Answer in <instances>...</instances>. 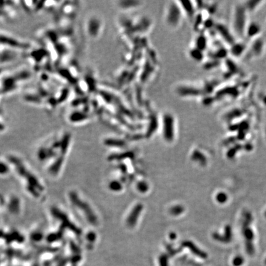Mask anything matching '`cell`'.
Wrapping results in <instances>:
<instances>
[{
    "label": "cell",
    "instance_id": "3",
    "mask_svg": "<svg viewBox=\"0 0 266 266\" xmlns=\"http://www.w3.org/2000/svg\"><path fill=\"white\" fill-rule=\"evenodd\" d=\"M181 13L183 14L179 4H170L168 6L165 12V19L166 23L168 24L171 27H177L181 21Z\"/></svg>",
    "mask_w": 266,
    "mask_h": 266
},
{
    "label": "cell",
    "instance_id": "10",
    "mask_svg": "<svg viewBox=\"0 0 266 266\" xmlns=\"http://www.w3.org/2000/svg\"><path fill=\"white\" fill-rule=\"evenodd\" d=\"M116 3L117 6L121 9L123 10H128L132 8L134 9L139 6V2L135 1H116Z\"/></svg>",
    "mask_w": 266,
    "mask_h": 266
},
{
    "label": "cell",
    "instance_id": "14",
    "mask_svg": "<svg viewBox=\"0 0 266 266\" xmlns=\"http://www.w3.org/2000/svg\"><path fill=\"white\" fill-rule=\"evenodd\" d=\"M218 200L219 201L224 202V201H225L226 200V195H225L224 194H220V195H218Z\"/></svg>",
    "mask_w": 266,
    "mask_h": 266
},
{
    "label": "cell",
    "instance_id": "5",
    "mask_svg": "<svg viewBox=\"0 0 266 266\" xmlns=\"http://www.w3.org/2000/svg\"><path fill=\"white\" fill-rule=\"evenodd\" d=\"M70 198L72 201L74 205L78 206V208H80V209L84 211L86 218L91 221L92 224H94L96 222V218L95 215L93 214V213H92V211L91 209L88 204L84 202L83 203V201H82L79 199H78V196L75 193L72 194L70 195Z\"/></svg>",
    "mask_w": 266,
    "mask_h": 266
},
{
    "label": "cell",
    "instance_id": "8",
    "mask_svg": "<svg viewBox=\"0 0 266 266\" xmlns=\"http://www.w3.org/2000/svg\"><path fill=\"white\" fill-rule=\"evenodd\" d=\"M12 162H13L16 166H17V169L18 172L20 173V174L25 177H26L27 178L28 180L30 181V182L33 185H35V186L37 187V188H38L40 189H42V187L38 183V181H37L36 179L34 178V177L31 174L28 173V172L26 170V169L24 168L23 166L21 164V162H18V160H17L16 158H13V160H12Z\"/></svg>",
    "mask_w": 266,
    "mask_h": 266
},
{
    "label": "cell",
    "instance_id": "7",
    "mask_svg": "<svg viewBox=\"0 0 266 266\" xmlns=\"http://www.w3.org/2000/svg\"><path fill=\"white\" fill-rule=\"evenodd\" d=\"M18 51L8 48H1V64H8L14 61L17 58Z\"/></svg>",
    "mask_w": 266,
    "mask_h": 266
},
{
    "label": "cell",
    "instance_id": "13",
    "mask_svg": "<svg viewBox=\"0 0 266 266\" xmlns=\"http://www.w3.org/2000/svg\"><path fill=\"white\" fill-rule=\"evenodd\" d=\"M243 263V259L242 258L237 257L233 260V265L235 266H239Z\"/></svg>",
    "mask_w": 266,
    "mask_h": 266
},
{
    "label": "cell",
    "instance_id": "12",
    "mask_svg": "<svg viewBox=\"0 0 266 266\" xmlns=\"http://www.w3.org/2000/svg\"><path fill=\"white\" fill-rule=\"evenodd\" d=\"M259 29V27L257 26V24L252 23L248 28V30H247V33H248V35L250 36H254L255 35V34H257L258 33Z\"/></svg>",
    "mask_w": 266,
    "mask_h": 266
},
{
    "label": "cell",
    "instance_id": "11",
    "mask_svg": "<svg viewBox=\"0 0 266 266\" xmlns=\"http://www.w3.org/2000/svg\"><path fill=\"white\" fill-rule=\"evenodd\" d=\"M140 209H141V206L139 205L135 206V208L134 209V211H133V213L130 214V216H129V218L128 219V222H127L129 226H133L135 224L136 220H137L138 218L135 217V216H139L140 211Z\"/></svg>",
    "mask_w": 266,
    "mask_h": 266
},
{
    "label": "cell",
    "instance_id": "9",
    "mask_svg": "<svg viewBox=\"0 0 266 266\" xmlns=\"http://www.w3.org/2000/svg\"><path fill=\"white\" fill-rule=\"evenodd\" d=\"M82 111H73L69 115V120L72 123H79L88 120L89 115Z\"/></svg>",
    "mask_w": 266,
    "mask_h": 266
},
{
    "label": "cell",
    "instance_id": "4",
    "mask_svg": "<svg viewBox=\"0 0 266 266\" xmlns=\"http://www.w3.org/2000/svg\"><path fill=\"white\" fill-rule=\"evenodd\" d=\"M163 117L164 135L167 140H171L174 136V118L170 112H165Z\"/></svg>",
    "mask_w": 266,
    "mask_h": 266
},
{
    "label": "cell",
    "instance_id": "1",
    "mask_svg": "<svg viewBox=\"0 0 266 266\" xmlns=\"http://www.w3.org/2000/svg\"><path fill=\"white\" fill-rule=\"evenodd\" d=\"M104 27L102 18L97 15H92L86 22V31L92 39H96L101 35Z\"/></svg>",
    "mask_w": 266,
    "mask_h": 266
},
{
    "label": "cell",
    "instance_id": "6",
    "mask_svg": "<svg viewBox=\"0 0 266 266\" xmlns=\"http://www.w3.org/2000/svg\"><path fill=\"white\" fill-rule=\"evenodd\" d=\"M245 16L244 14V9L243 8H236L234 12L233 17V26L235 29L237 30L238 33L244 32Z\"/></svg>",
    "mask_w": 266,
    "mask_h": 266
},
{
    "label": "cell",
    "instance_id": "2",
    "mask_svg": "<svg viewBox=\"0 0 266 266\" xmlns=\"http://www.w3.org/2000/svg\"><path fill=\"white\" fill-rule=\"evenodd\" d=\"M1 46L16 51L26 50L30 48L28 43L21 41L16 37L6 33H1Z\"/></svg>",
    "mask_w": 266,
    "mask_h": 266
}]
</instances>
